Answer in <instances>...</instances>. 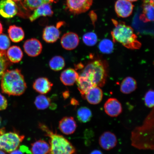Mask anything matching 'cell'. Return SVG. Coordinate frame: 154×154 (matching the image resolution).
Here are the masks:
<instances>
[{"label": "cell", "mask_w": 154, "mask_h": 154, "mask_svg": "<svg viewBox=\"0 0 154 154\" xmlns=\"http://www.w3.org/2000/svg\"><path fill=\"white\" fill-rule=\"evenodd\" d=\"M65 65L64 58L60 56H56L52 58L49 62V66L51 69L55 72H58L64 68Z\"/></svg>", "instance_id": "83f0119b"}, {"label": "cell", "mask_w": 154, "mask_h": 154, "mask_svg": "<svg viewBox=\"0 0 154 154\" xmlns=\"http://www.w3.org/2000/svg\"><path fill=\"white\" fill-rule=\"evenodd\" d=\"M140 20L147 23L154 20V4H144L143 12L140 16Z\"/></svg>", "instance_id": "484cf974"}, {"label": "cell", "mask_w": 154, "mask_h": 154, "mask_svg": "<svg viewBox=\"0 0 154 154\" xmlns=\"http://www.w3.org/2000/svg\"><path fill=\"white\" fill-rule=\"evenodd\" d=\"M103 93L99 87H93L88 90L84 97L90 104L97 105L100 103L103 99Z\"/></svg>", "instance_id": "9a60e30c"}, {"label": "cell", "mask_w": 154, "mask_h": 154, "mask_svg": "<svg viewBox=\"0 0 154 154\" xmlns=\"http://www.w3.org/2000/svg\"><path fill=\"white\" fill-rule=\"evenodd\" d=\"M24 138L17 131L6 132L5 128L0 129V149L11 153L18 149Z\"/></svg>", "instance_id": "8992f818"}, {"label": "cell", "mask_w": 154, "mask_h": 154, "mask_svg": "<svg viewBox=\"0 0 154 154\" xmlns=\"http://www.w3.org/2000/svg\"><path fill=\"white\" fill-rule=\"evenodd\" d=\"M90 154H103V152L99 150L95 149L92 151Z\"/></svg>", "instance_id": "f35d334b"}, {"label": "cell", "mask_w": 154, "mask_h": 154, "mask_svg": "<svg viewBox=\"0 0 154 154\" xmlns=\"http://www.w3.org/2000/svg\"><path fill=\"white\" fill-rule=\"evenodd\" d=\"M34 104L39 110H44L48 108L50 106L51 108L54 109L56 106L53 105L51 103V100L49 97L43 95H38L35 98Z\"/></svg>", "instance_id": "d4e9b609"}, {"label": "cell", "mask_w": 154, "mask_h": 154, "mask_svg": "<svg viewBox=\"0 0 154 154\" xmlns=\"http://www.w3.org/2000/svg\"><path fill=\"white\" fill-rule=\"evenodd\" d=\"M71 103H72V104L73 105H78L79 103L76 100L73 99H72V100H71Z\"/></svg>", "instance_id": "60d3db41"}, {"label": "cell", "mask_w": 154, "mask_h": 154, "mask_svg": "<svg viewBox=\"0 0 154 154\" xmlns=\"http://www.w3.org/2000/svg\"><path fill=\"white\" fill-rule=\"evenodd\" d=\"M154 93L153 90H149L146 92L144 97V102L146 106L149 108L154 107Z\"/></svg>", "instance_id": "1f68e13d"}, {"label": "cell", "mask_w": 154, "mask_h": 154, "mask_svg": "<svg viewBox=\"0 0 154 154\" xmlns=\"http://www.w3.org/2000/svg\"><path fill=\"white\" fill-rule=\"evenodd\" d=\"M8 33L11 40L15 43L22 41L25 37L24 32L22 28L15 25L9 27Z\"/></svg>", "instance_id": "603a6c76"}, {"label": "cell", "mask_w": 154, "mask_h": 154, "mask_svg": "<svg viewBox=\"0 0 154 154\" xmlns=\"http://www.w3.org/2000/svg\"><path fill=\"white\" fill-rule=\"evenodd\" d=\"M92 116V111L87 107H82L77 112V117L80 122L87 123L91 120Z\"/></svg>", "instance_id": "4316f807"}, {"label": "cell", "mask_w": 154, "mask_h": 154, "mask_svg": "<svg viewBox=\"0 0 154 154\" xmlns=\"http://www.w3.org/2000/svg\"><path fill=\"white\" fill-rule=\"evenodd\" d=\"M10 154H23L20 149H15L10 153Z\"/></svg>", "instance_id": "74e56055"}, {"label": "cell", "mask_w": 154, "mask_h": 154, "mask_svg": "<svg viewBox=\"0 0 154 154\" xmlns=\"http://www.w3.org/2000/svg\"><path fill=\"white\" fill-rule=\"evenodd\" d=\"M99 48L101 53L109 54L112 52L114 49V45L111 40L105 38L100 42Z\"/></svg>", "instance_id": "f1b7e54d"}, {"label": "cell", "mask_w": 154, "mask_h": 154, "mask_svg": "<svg viewBox=\"0 0 154 154\" xmlns=\"http://www.w3.org/2000/svg\"><path fill=\"white\" fill-rule=\"evenodd\" d=\"M0 154H7L4 151L1 149H0Z\"/></svg>", "instance_id": "ee69618b"}, {"label": "cell", "mask_w": 154, "mask_h": 154, "mask_svg": "<svg viewBox=\"0 0 154 154\" xmlns=\"http://www.w3.org/2000/svg\"><path fill=\"white\" fill-rule=\"evenodd\" d=\"M79 43V36L76 33L68 32L65 34L61 39V44L64 49L72 50L75 49Z\"/></svg>", "instance_id": "4fadbf2b"}, {"label": "cell", "mask_w": 154, "mask_h": 154, "mask_svg": "<svg viewBox=\"0 0 154 154\" xmlns=\"http://www.w3.org/2000/svg\"><path fill=\"white\" fill-rule=\"evenodd\" d=\"M19 149L23 153H26L28 154H32L31 152L29 150L28 148L26 146H20Z\"/></svg>", "instance_id": "d590c367"}, {"label": "cell", "mask_w": 154, "mask_h": 154, "mask_svg": "<svg viewBox=\"0 0 154 154\" xmlns=\"http://www.w3.org/2000/svg\"><path fill=\"white\" fill-rule=\"evenodd\" d=\"M43 4L42 0H24V2L25 6L31 10H34Z\"/></svg>", "instance_id": "d6a6232c"}, {"label": "cell", "mask_w": 154, "mask_h": 154, "mask_svg": "<svg viewBox=\"0 0 154 154\" xmlns=\"http://www.w3.org/2000/svg\"><path fill=\"white\" fill-rule=\"evenodd\" d=\"M134 5L128 0H117L115 3L116 12L119 17L127 18L132 14Z\"/></svg>", "instance_id": "8fae6325"}, {"label": "cell", "mask_w": 154, "mask_h": 154, "mask_svg": "<svg viewBox=\"0 0 154 154\" xmlns=\"http://www.w3.org/2000/svg\"><path fill=\"white\" fill-rule=\"evenodd\" d=\"M154 107L146 117L141 126L136 127L131 132V145L140 150L154 149Z\"/></svg>", "instance_id": "6da1fadb"}, {"label": "cell", "mask_w": 154, "mask_h": 154, "mask_svg": "<svg viewBox=\"0 0 154 154\" xmlns=\"http://www.w3.org/2000/svg\"><path fill=\"white\" fill-rule=\"evenodd\" d=\"M93 0H66L67 8L74 14L86 12L90 8Z\"/></svg>", "instance_id": "52a82bcc"}, {"label": "cell", "mask_w": 154, "mask_h": 154, "mask_svg": "<svg viewBox=\"0 0 154 154\" xmlns=\"http://www.w3.org/2000/svg\"><path fill=\"white\" fill-rule=\"evenodd\" d=\"M1 79V87L3 93L9 96H20L26 91V83L19 69L7 70Z\"/></svg>", "instance_id": "7a4b0ae2"}, {"label": "cell", "mask_w": 154, "mask_h": 154, "mask_svg": "<svg viewBox=\"0 0 154 154\" xmlns=\"http://www.w3.org/2000/svg\"><path fill=\"white\" fill-rule=\"evenodd\" d=\"M38 127L49 138V154H76V150L72 144L61 135L54 132L45 124L39 123Z\"/></svg>", "instance_id": "277c9868"}, {"label": "cell", "mask_w": 154, "mask_h": 154, "mask_svg": "<svg viewBox=\"0 0 154 154\" xmlns=\"http://www.w3.org/2000/svg\"><path fill=\"white\" fill-rule=\"evenodd\" d=\"M11 63L8 59L6 51H0V78H2Z\"/></svg>", "instance_id": "f546056e"}, {"label": "cell", "mask_w": 154, "mask_h": 154, "mask_svg": "<svg viewBox=\"0 0 154 154\" xmlns=\"http://www.w3.org/2000/svg\"><path fill=\"white\" fill-rule=\"evenodd\" d=\"M53 14L51 5L49 4L44 3L34 10L33 13L29 17L31 22H32L42 16H51Z\"/></svg>", "instance_id": "d6986e66"}, {"label": "cell", "mask_w": 154, "mask_h": 154, "mask_svg": "<svg viewBox=\"0 0 154 154\" xmlns=\"http://www.w3.org/2000/svg\"><path fill=\"white\" fill-rule=\"evenodd\" d=\"M8 106V102L5 96L0 94V111L5 110Z\"/></svg>", "instance_id": "e575fe53"}, {"label": "cell", "mask_w": 154, "mask_h": 154, "mask_svg": "<svg viewBox=\"0 0 154 154\" xmlns=\"http://www.w3.org/2000/svg\"><path fill=\"white\" fill-rule=\"evenodd\" d=\"M18 7L12 0L0 1V15L5 18H13L18 12Z\"/></svg>", "instance_id": "ba28073f"}, {"label": "cell", "mask_w": 154, "mask_h": 154, "mask_svg": "<svg viewBox=\"0 0 154 154\" xmlns=\"http://www.w3.org/2000/svg\"><path fill=\"white\" fill-rule=\"evenodd\" d=\"M24 51L29 56L36 57L41 54L43 47L41 42L35 38H31L24 42Z\"/></svg>", "instance_id": "9c48e42d"}, {"label": "cell", "mask_w": 154, "mask_h": 154, "mask_svg": "<svg viewBox=\"0 0 154 154\" xmlns=\"http://www.w3.org/2000/svg\"><path fill=\"white\" fill-rule=\"evenodd\" d=\"M137 88V83L135 80L132 77L125 78L121 82L120 91L125 94H128L133 92Z\"/></svg>", "instance_id": "cb8c5ba5"}, {"label": "cell", "mask_w": 154, "mask_h": 154, "mask_svg": "<svg viewBox=\"0 0 154 154\" xmlns=\"http://www.w3.org/2000/svg\"><path fill=\"white\" fill-rule=\"evenodd\" d=\"M50 145L45 140H39L31 144L32 154H48L50 151Z\"/></svg>", "instance_id": "44dd1931"}, {"label": "cell", "mask_w": 154, "mask_h": 154, "mask_svg": "<svg viewBox=\"0 0 154 154\" xmlns=\"http://www.w3.org/2000/svg\"><path fill=\"white\" fill-rule=\"evenodd\" d=\"M1 122H2V119H1V117H0V125H1Z\"/></svg>", "instance_id": "7dc6e473"}, {"label": "cell", "mask_w": 154, "mask_h": 154, "mask_svg": "<svg viewBox=\"0 0 154 154\" xmlns=\"http://www.w3.org/2000/svg\"><path fill=\"white\" fill-rule=\"evenodd\" d=\"M43 3L49 4L53 3H56L57 0H42Z\"/></svg>", "instance_id": "8d00e7d4"}, {"label": "cell", "mask_w": 154, "mask_h": 154, "mask_svg": "<svg viewBox=\"0 0 154 154\" xmlns=\"http://www.w3.org/2000/svg\"><path fill=\"white\" fill-rule=\"evenodd\" d=\"M60 34L61 32L57 26H47L43 30V38L47 43H53L59 39Z\"/></svg>", "instance_id": "e0dca14e"}, {"label": "cell", "mask_w": 154, "mask_h": 154, "mask_svg": "<svg viewBox=\"0 0 154 154\" xmlns=\"http://www.w3.org/2000/svg\"><path fill=\"white\" fill-rule=\"evenodd\" d=\"M83 41L86 45L90 47L94 46L97 42L96 34L94 32H88L85 34L82 37Z\"/></svg>", "instance_id": "4dcf8cb0"}, {"label": "cell", "mask_w": 154, "mask_h": 154, "mask_svg": "<svg viewBox=\"0 0 154 154\" xmlns=\"http://www.w3.org/2000/svg\"><path fill=\"white\" fill-rule=\"evenodd\" d=\"M3 31V27L1 23L0 22V34L2 33Z\"/></svg>", "instance_id": "b9f144b4"}, {"label": "cell", "mask_w": 154, "mask_h": 154, "mask_svg": "<svg viewBox=\"0 0 154 154\" xmlns=\"http://www.w3.org/2000/svg\"><path fill=\"white\" fill-rule=\"evenodd\" d=\"M53 86L52 83L48 78L44 77L36 79L32 85L33 89L42 95L47 94L51 91Z\"/></svg>", "instance_id": "2e32d148"}, {"label": "cell", "mask_w": 154, "mask_h": 154, "mask_svg": "<svg viewBox=\"0 0 154 154\" xmlns=\"http://www.w3.org/2000/svg\"><path fill=\"white\" fill-rule=\"evenodd\" d=\"M115 28L111 32L113 41L118 42L128 49H140L142 44L134 33L133 29L123 22L112 20Z\"/></svg>", "instance_id": "3957f363"}, {"label": "cell", "mask_w": 154, "mask_h": 154, "mask_svg": "<svg viewBox=\"0 0 154 154\" xmlns=\"http://www.w3.org/2000/svg\"><path fill=\"white\" fill-rule=\"evenodd\" d=\"M80 75L87 77L95 86L105 85L108 75V66L106 61L97 60L86 65Z\"/></svg>", "instance_id": "5b68a950"}, {"label": "cell", "mask_w": 154, "mask_h": 154, "mask_svg": "<svg viewBox=\"0 0 154 154\" xmlns=\"http://www.w3.org/2000/svg\"><path fill=\"white\" fill-rule=\"evenodd\" d=\"M78 89L84 98L87 92L95 86L87 77L80 75L76 82Z\"/></svg>", "instance_id": "ffe728a7"}, {"label": "cell", "mask_w": 154, "mask_h": 154, "mask_svg": "<svg viewBox=\"0 0 154 154\" xmlns=\"http://www.w3.org/2000/svg\"><path fill=\"white\" fill-rule=\"evenodd\" d=\"M12 1L15 2H18L22 1V0H12Z\"/></svg>", "instance_id": "bcb514c9"}, {"label": "cell", "mask_w": 154, "mask_h": 154, "mask_svg": "<svg viewBox=\"0 0 154 154\" xmlns=\"http://www.w3.org/2000/svg\"><path fill=\"white\" fill-rule=\"evenodd\" d=\"M11 45L9 38L5 34H0V51H5Z\"/></svg>", "instance_id": "836d02e7"}, {"label": "cell", "mask_w": 154, "mask_h": 154, "mask_svg": "<svg viewBox=\"0 0 154 154\" xmlns=\"http://www.w3.org/2000/svg\"><path fill=\"white\" fill-rule=\"evenodd\" d=\"M128 1H130V2H135L138 1V0H128Z\"/></svg>", "instance_id": "f6af8a7d"}, {"label": "cell", "mask_w": 154, "mask_h": 154, "mask_svg": "<svg viewBox=\"0 0 154 154\" xmlns=\"http://www.w3.org/2000/svg\"><path fill=\"white\" fill-rule=\"evenodd\" d=\"M117 140L115 134L110 131H106L102 134L99 139V144L104 149L109 151L116 146Z\"/></svg>", "instance_id": "7c38bea8"}, {"label": "cell", "mask_w": 154, "mask_h": 154, "mask_svg": "<svg viewBox=\"0 0 154 154\" xmlns=\"http://www.w3.org/2000/svg\"><path fill=\"white\" fill-rule=\"evenodd\" d=\"M77 125L72 117H63L59 121V128L63 134L69 135L75 131Z\"/></svg>", "instance_id": "5bb4252c"}, {"label": "cell", "mask_w": 154, "mask_h": 154, "mask_svg": "<svg viewBox=\"0 0 154 154\" xmlns=\"http://www.w3.org/2000/svg\"><path fill=\"white\" fill-rule=\"evenodd\" d=\"M6 55L9 61L13 63L20 62L23 57V54L21 48L15 45L8 48Z\"/></svg>", "instance_id": "7402d4cb"}, {"label": "cell", "mask_w": 154, "mask_h": 154, "mask_svg": "<svg viewBox=\"0 0 154 154\" xmlns=\"http://www.w3.org/2000/svg\"><path fill=\"white\" fill-rule=\"evenodd\" d=\"M144 4H154V0H142Z\"/></svg>", "instance_id": "ab89813d"}, {"label": "cell", "mask_w": 154, "mask_h": 154, "mask_svg": "<svg viewBox=\"0 0 154 154\" xmlns=\"http://www.w3.org/2000/svg\"><path fill=\"white\" fill-rule=\"evenodd\" d=\"M63 96H64V97L65 98H67V97H68L69 96V92L67 91H66L65 92V94H63Z\"/></svg>", "instance_id": "7bdbcfd3"}, {"label": "cell", "mask_w": 154, "mask_h": 154, "mask_svg": "<svg viewBox=\"0 0 154 154\" xmlns=\"http://www.w3.org/2000/svg\"><path fill=\"white\" fill-rule=\"evenodd\" d=\"M104 108L105 112L111 117H117L122 111V105L118 100L115 98H110L106 102Z\"/></svg>", "instance_id": "30bf717a"}, {"label": "cell", "mask_w": 154, "mask_h": 154, "mask_svg": "<svg viewBox=\"0 0 154 154\" xmlns=\"http://www.w3.org/2000/svg\"><path fill=\"white\" fill-rule=\"evenodd\" d=\"M78 72L72 68L65 69L61 72L60 79L65 86H72L76 82L79 77Z\"/></svg>", "instance_id": "ac0fdd59"}]
</instances>
